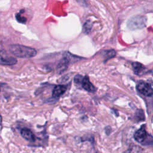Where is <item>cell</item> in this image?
<instances>
[{
  "instance_id": "7",
  "label": "cell",
  "mask_w": 153,
  "mask_h": 153,
  "mask_svg": "<svg viewBox=\"0 0 153 153\" xmlns=\"http://www.w3.org/2000/svg\"><path fill=\"white\" fill-rule=\"evenodd\" d=\"M131 65L134 74L137 75H143L146 72V69L145 66L139 62H133Z\"/></svg>"
},
{
  "instance_id": "9",
  "label": "cell",
  "mask_w": 153,
  "mask_h": 153,
  "mask_svg": "<svg viewBox=\"0 0 153 153\" xmlns=\"http://www.w3.org/2000/svg\"><path fill=\"white\" fill-rule=\"evenodd\" d=\"M1 64L3 65H13L17 63V59L13 57H10L7 55L3 56L1 54Z\"/></svg>"
},
{
  "instance_id": "2",
  "label": "cell",
  "mask_w": 153,
  "mask_h": 153,
  "mask_svg": "<svg viewBox=\"0 0 153 153\" xmlns=\"http://www.w3.org/2000/svg\"><path fill=\"white\" fill-rule=\"evenodd\" d=\"M134 139L138 143L145 146L153 145V137L147 133L145 125H142L139 129L136 130L134 133Z\"/></svg>"
},
{
  "instance_id": "6",
  "label": "cell",
  "mask_w": 153,
  "mask_h": 153,
  "mask_svg": "<svg viewBox=\"0 0 153 153\" xmlns=\"http://www.w3.org/2000/svg\"><path fill=\"white\" fill-rule=\"evenodd\" d=\"M81 85L85 90L88 92H94L96 90L93 84L90 81V79L87 76L83 77Z\"/></svg>"
},
{
  "instance_id": "8",
  "label": "cell",
  "mask_w": 153,
  "mask_h": 153,
  "mask_svg": "<svg viewBox=\"0 0 153 153\" xmlns=\"http://www.w3.org/2000/svg\"><path fill=\"white\" fill-rule=\"evenodd\" d=\"M67 90L66 85H58L54 87L52 91V96L54 98H57L63 94Z\"/></svg>"
},
{
  "instance_id": "10",
  "label": "cell",
  "mask_w": 153,
  "mask_h": 153,
  "mask_svg": "<svg viewBox=\"0 0 153 153\" xmlns=\"http://www.w3.org/2000/svg\"><path fill=\"white\" fill-rule=\"evenodd\" d=\"M69 63V60L68 57H63L60 60L58 65H57V71L59 73L63 72L66 69Z\"/></svg>"
},
{
  "instance_id": "4",
  "label": "cell",
  "mask_w": 153,
  "mask_h": 153,
  "mask_svg": "<svg viewBox=\"0 0 153 153\" xmlns=\"http://www.w3.org/2000/svg\"><path fill=\"white\" fill-rule=\"evenodd\" d=\"M136 89L142 94L150 97L153 96V88L151 87L149 84L143 81H140L137 85Z\"/></svg>"
},
{
  "instance_id": "11",
  "label": "cell",
  "mask_w": 153,
  "mask_h": 153,
  "mask_svg": "<svg viewBox=\"0 0 153 153\" xmlns=\"http://www.w3.org/2000/svg\"><path fill=\"white\" fill-rule=\"evenodd\" d=\"M134 118L137 122L144 121L145 119V117L143 111L142 109L137 110L135 114Z\"/></svg>"
},
{
  "instance_id": "13",
  "label": "cell",
  "mask_w": 153,
  "mask_h": 153,
  "mask_svg": "<svg viewBox=\"0 0 153 153\" xmlns=\"http://www.w3.org/2000/svg\"><path fill=\"white\" fill-rule=\"evenodd\" d=\"M16 19L17 20L18 22H19L20 23H25L26 22V18L25 17L22 16L20 13L19 14H17V15L16 16Z\"/></svg>"
},
{
  "instance_id": "3",
  "label": "cell",
  "mask_w": 153,
  "mask_h": 153,
  "mask_svg": "<svg viewBox=\"0 0 153 153\" xmlns=\"http://www.w3.org/2000/svg\"><path fill=\"white\" fill-rule=\"evenodd\" d=\"M146 21L145 16H135L128 20L127 26L131 30L142 29L145 26Z\"/></svg>"
},
{
  "instance_id": "12",
  "label": "cell",
  "mask_w": 153,
  "mask_h": 153,
  "mask_svg": "<svg viewBox=\"0 0 153 153\" xmlns=\"http://www.w3.org/2000/svg\"><path fill=\"white\" fill-rule=\"evenodd\" d=\"M115 55H116V53L114 50H110L106 51L105 61H106L109 59H111V58L114 57Z\"/></svg>"
},
{
  "instance_id": "1",
  "label": "cell",
  "mask_w": 153,
  "mask_h": 153,
  "mask_svg": "<svg viewBox=\"0 0 153 153\" xmlns=\"http://www.w3.org/2000/svg\"><path fill=\"white\" fill-rule=\"evenodd\" d=\"M10 51L15 56L20 58H30L36 55L35 49L25 45L12 44L9 47Z\"/></svg>"
},
{
  "instance_id": "5",
  "label": "cell",
  "mask_w": 153,
  "mask_h": 153,
  "mask_svg": "<svg viewBox=\"0 0 153 153\" xmlns=\"http://www.w3.org/2000/svg\"><path fill=\"white\" fill-rule=\"evenodd\" d=\"M20 134L27 141L33 142L36 140V136L31 130L28 128H23L20 130Z\"/></svg>"
},
{
  "instance_id": "15",
  "label": "cell",
  "mask_w": 153,
  "mask_h": 153,
  "mask_svg": "<svg viewBox=\"0 0 153 153\" xmlns=\"http://www.w3.org/2000/svg\"><path fill=\"white\" fill-rule=\"evenodd\" d=\"M131 151H132V149H131V148H130V149H128L127 150L125 151L123 153H132Z\"/></svg>"
},
{
  "instance_id": "14",
  "label": "cell",
  "mask_w": 153,
  "mask_h": 153,
  "mask_svg": "<svg viewBox=\"0 0 153 153\" xmlns=\"http://www.w3.org/2000/svg\"><path fill=\"white\" fill-rule=\"evenodd\" d=\"M105 131H106V133L107 135H109V134L111 132V127L109 126H108V127H106L105 128Z\"/></svg>"
}]
</instances>
